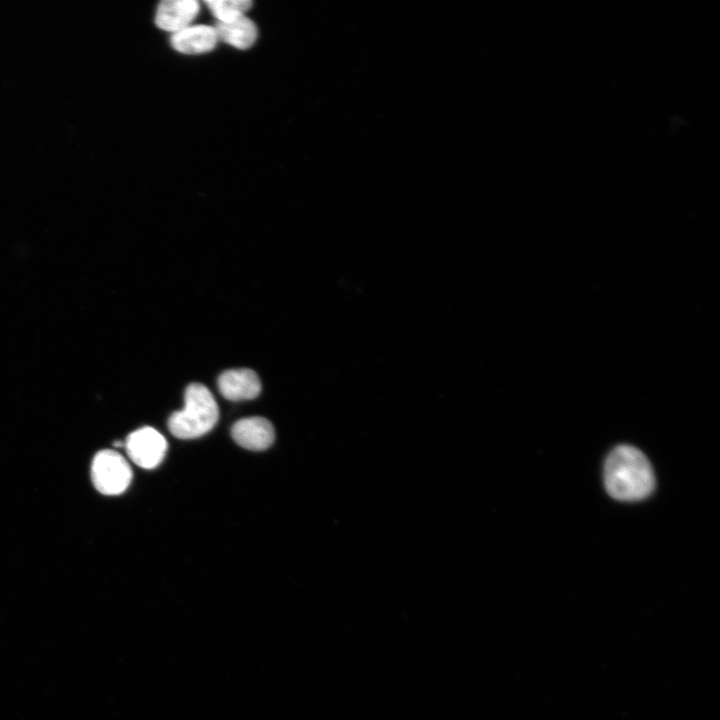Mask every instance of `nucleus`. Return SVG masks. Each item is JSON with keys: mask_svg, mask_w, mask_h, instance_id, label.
Returning <instances> with one entry per match:
<instances>
[{"mask_svg": "<svg viewBox=\"0 0 720 720\" xmlns=\"http://www.w3.org/2000/svg\"><path fill=\"white\" fill-rule=\"evenodd\" d=\"M218 417V405L210 390L201 383H191L185 390L184 408L171 414L168 427L177 438L193 439L211 431Z\"/></svg>", "mask_w": 720, "mask_h": 720, "instance_id": "obj_2", "label": "nucleus"}, {"mask_svg": "<svg viewBox=\"0 0 720 720\" xmlns=\"http://www.w3.org/2000/svg\"><path fill=\"white\" fill-rule=\"evenodd\" d=\"M124 446L129 458L145 469L157 467L167 451L165 438L152 427L133 431L127 437Z\"/></svg>", "mask_w": 720, "mask_h": 720, "instance_id": "obj_4", "label": "nucleus"}, {"mask_svg": "<svg viewBox=\"0 0 720 720\" xmlns=\"http://www.w3.org/2000/svg\"><path fill=\"white\" fill-rule=\"evenodd\" d=\"M199 11L196 0H165L157 8L155 23L162 30L176 33L190 26Z\"/></svg>", "mask_w": 720, "mask_h": 720, "instance_id": "obj_7", "label": "nucleus"}, {"mask_svg": "<svg viewBox=\"0 0 720 720\" xmlns=\"http://www.w3.org/2000/svg\"><path fill=\"white\" fill-rule=\"evenodd\" d=\"M604 484L611 497L637 501L650 495L655 487V477L650 462L640 450L621 445L606 458Z\"/></svg>", "mask_w": 720, "mask_h": 720, "instance_id": "obj_1", "label": "nucleus"}, {"mask_svg": "<svg viewBox=\"0 0 720 720\" xmlns=\"http://www.w3.org/2000/svg\"><path fill=\"white\" fill-rule=\"evenodd\" d=\"M215 28L208 25H190L170 38L172 47L183 54L195 55L211 51L217 44Z\"/></svg>", "mask_w": 720, "mask_h": 720, "instance_id": "obj_8", "label": "nucleus"}, {"mask_svg": "<svg viewBox=\"0 0 720 720\" xmlns=\"http://www.w3.org/2000/svg\"><path fill=\"white\" fill-rule=\"evenodd\" d=\"M221 395L230 401L250 400L261 391L258 375L251 369H231L222 372L217 380Z\"/></svg>", "mask_w": 720, "mask_h": 720, "instance_id": "obj_6", "label": "nucleus"}, {"mask_svg": "<svg viewBox=\"0 0 720 720\" xmlns=\"http://www.w3.org/2000/svg\"><path fill=\"white\" fill-rule=\"evenodd\" d=\"M214 28L218 40L238 49L251 47L257 38L255 24L245 16L228 23L217 22Z\"/></svg>", "mask_w": 720, "mask_h": 720, "instance_id": "obj_9", "label": "nucleus"}, {"mask_svg": "<svg viewBox=\"0 0 720 720\" xmlns=\"http://www.w3.org/2000/svg\"><path fill=\"white\" fill-rule=\"evenodd\" d=\"M91 480L101 494L119 495L130 485L132 470L121 454L105 449L97 452L92 460Z\"/></svg>", "mask_w": 720, "mask_h": 720, "instance_id": "obj_3", "label": "nucleus"}, {"mask_svg": "<svg viewBox=\"0 0 720 720\" xmlns=\"http://www.w3.org/2000/svg\"><path fill=\"white\" fill-rule=\"evenodd\" d=\"M231 435L238 445L253 451L267 449L275 438L271 422L259 416L243 418L235 422Z\"/></svg>", "mask_w": 720, "mask_h": 720, "instance_id": "obj_5", "label": "nucleus"}, {"mask_svg": "<svg viewBox=\"0 0 720 720\" xmlns=\"http://www.w3.org/2000/svg\"><path fill=\"white\" fill-rule=\"evenodd\" d=\"M205 4L217 19V22H232L247 12L252 5L249 0H209Z\"/></svg>", "mask_w": 720, "mask_h": 720, "instance_id": "obj_10", "label": "nucleus"}]
</instances>
